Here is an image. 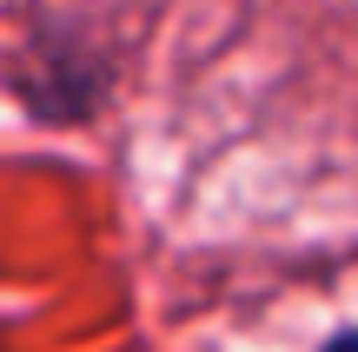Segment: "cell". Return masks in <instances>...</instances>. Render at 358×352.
Instances as JSON below:
<instances>
[{
  "label": "cell",
  "mask_w": 358,
  "mask_h": 352,
  "mask_svg": "<svg viewBox=\"0 0 358 352\" xmlns=\"http://www.w3.org/2000/svg\"><path fill=\"white\" fill-rule=\"evenodd\" d=\"M325 352H358V332H338V339L325 346Z\"/></svg>",
  "instance_id": "6da1fadb"
}]
</instances>
